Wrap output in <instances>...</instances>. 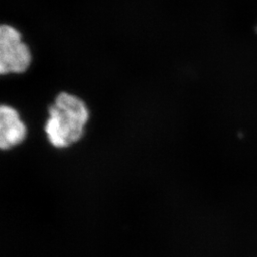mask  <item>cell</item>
<instances>
[{
  "label": "cell",
  "mask_w": 257,
  "mask_h": 257,
  "mask_svg": "<svg viewBox=\"0 0 257 257\" xmlns=\"http://www.w3.org/2000/svg\"><path fill=\"white\" fill-rule=\"evenodd\" d=\"M89 118L90 111L81 98L61 92L49 109L45 125L47 138L54 147H69L82 138Z\"/></svg>",
  "instance_id": "obj_1"
},
{
  "label": "cell",
  "mask_w": 257,
  "mask_h": 257,
  "mask_svg": "<svg viewBox=\"0 0 257 257\" xmlns=\"http://www.w3.org/2000/svg\"><path fill=\"white\" fill-rule=\"evenodd\" d=\"M30 50L18 30L0 25V74H21L31 64Z\"/></svg>",
  "instance_id": "obj_2"
},
{
  "label": "cell",
  "mask_w": 257,
  "mask_h": 257,
  "mask_svg": "<svg viewBox=\"0 0 257 257\" xmlns=\"http://www.w3.org/2000/svg\"><path fill=\"white\" fill-rule=\"evenodd\" d=\"M27 136V128L14 108L0 105V150L20 144Z\"/></svg>",
  "instance_id": "obj_3"
}]
</instances>
